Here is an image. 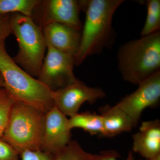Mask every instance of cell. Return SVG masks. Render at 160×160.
Wrapping results in <instances>:
<instances>
[{"mask_svg": "<svg viewBox=\"0 0 160 160\" xmlns=\"http://www.w3.org/2000/svg\"><path fill=\"white\" fill-rule=\"evenodd\" d=\"M88 2L89 0L41 1L33 11L38 12V26L42 29L48 24L58 23L82 30L80 12L86 11Z\"/></svg>", "mask_w": 160, "mask_h": 160, "instance_id": "7", "label": "cell"}, {"mask_svg": "<svg viewBox=\"0 0 160 160\" xmlns=\"http://www.w3.org/2000/svg\"><path fill=\"white\" fill-rule=\"evenodd\" d=\"M44 114L33 106L15 101L2 138L20 154L40 149Z\"/></svg>", "mask_w": 160, "mask_h": 160, "instance_id": "4", "label": "cell"}, {"mask_svg": "<svg viewBox=\"0 0 160 160\" xmlns=\"http://www.w3.org/2000/svg\"><path fill=\"white\" fill-rule=\"evenodd\" d=\"M14 102V100L5 88L0 89V138L2 137L4 134Z\"/></svg>", "mask_w": 160, "mask_h": 160, "instance_id": "18", "label": "cell"}, {"mask_svg": "<svg viewBox=\"0 0 160 160\" xmlns=\"http://www.w3.org/2000/svg\"><path fill=\"white\" fill-rule=\"evenodd\" d=\"M132 150L146 159L160 154V122H142L139 131L132 135Z\"/></svg>", "mask_w": 160, "mask_h": 160, "instance_id": "12", "label": "cell"}, {"mask_svg": "<svg viewBox=\"0 0 160 160\" xmlns=\"http://www.w3.org/2000/svg\"><path fill=\"white\" fill-rule=\"evenodd\" d=\"M104 90L87 86L78 80L69 86L53 92L55 106L65 116L70 117L78 113L83 103L93 104L105 98Z\"/></svg>", "mask_w": 160, "mask_h": 160, "instance_id": "9", "label": "cell"}, {"mask_svg": "<svg viewBox=\"0 0 160 160\" xmlns=\"http://www.w3.org/2000/svg\"><path fill=\"white\" fill-rule=\"evenodd\" d=\"M39 0H0V16L19 13L31 17Z\"/></svg>", "mask_w": 160, "mask_h": 160, "instance_id": "15", "label": "cell"}, {"mask_svg": "<svg viewBox=\"0 0 160 160\" xmlns=\"http://www.w3.org/2000/svg\"><path fill=\"white\" fill-rule=\"evenodd\" d=\"M118 67L123 79L138 85L160 71V31L129 41L120 47Z\"/></svg>", "mask_w": 160, "mask_h": 160, "instance_id": "3", "label": "cell"}, {"mask_svg": "<svg viewBox=\"0 0 160 160\" xmlns=\"http://www.w3.org/2000/svg\"><path fill=\"white\" fill-rule=\"evenodd\" d=\"M0 160H21L19 153L2 138H0Z\"/></svg>", "mask_w": 160, "mask_h": 160, "instance_id": "20", "label": "cell"}, {"mask_svg": "<svg viewBox=\"0 0 160 160\" xmlns=\"http://www.w3.org/2000/svg\"><path fill=\"white\" fill-rule=\"evenodd\" d=\"M4 88V82L2 76L0 72V89Z\"/></svg>", "mask_w": 160, "mask_h": 160, "instance_id": "23", "label": "cell"}, {"mask_svg": "<svg viewBox=\"0 0 160 160\" xmlns=\"http://www.w3.org/2000/svg\"><path fill=\"white\" fill-rule=\"evenodd\" d=\"M99 110L103 119V137H113L122 132L130 131L135 127L131 118L115 106H103Z\"/></svg>", "mask_w": 160, "mask_h": 160, "instance_id": "13", "label": "cell"}, {"mask_svg": "<svg viewBox=\"0 0 160 160\" xmlns=\"http://www.w3.org/2000/svg\"><path fill=\"white\" fill-rule=\"evenodd\" d=\"M10 25L19 47L13 60L28 74L38 78L47 48L42 28L31 17L19 13L11 14Z\"/></svg>", "mask_w": 160, "mask_h": 160, "instance_id": "5", "label": "cell"}, {"mask_svg": "<svg viewBox=\"0 0 160 160\" xmlns=\"http://www.w3.org/2000/svg\"><path fill=\"white\" fill-rule=\"evenodd\" d=\"M135 91L127 95L115 106L131 118L135 127L147 108L158 106L160 100V71L140 83Z\"/></svg>", "mask_w": 160, "mask_h": 160, "instance_id": "8", "label": "cell"}, {"mask_svg": "<svg viewBox=\"0 0 160 160\" xmlns=\"http://www.w3.org/2000/svg\"><path fill=\"white\" fill-rule=\"evenodd\" d=\"M123 0H89L86 20L82 31L75 65H81L87 58L101 53L111 47L115 38L112 21L116 10Z\"/></svg>", "mask_w": 160, "mask_h": 160, "instance_id": "1", "label": "cell"}, {"mask_svg": "<svg viewBox=\"0 0 160 160\" xmlns=\"http://www.w3.org/2000/svg\"><path fill=\"white\" fill-rule=\"evenodd\" d=\"M119 157V154L117 152L113 150H109L102 152L100 154H98L96 160H118ZM124 160H136L133 155V152L129 151L127 157Z\"/></svg>", "mask_w": 160, "mask_h": 160, "instance_id": "22", "label": "cell"}, {"mask_svg": "<svg viewBox=\"0 0 160 160\" xmlns=\"http://www.w3.org/2000/svg\"><path fill=\"white\" fill-rule=\"evenodd\" d=\"M20 155L21 160H55L54 154L41 149L26 150L22 152Z\"/></svg>", "mask_w": 160, "mask_h": 160, "instance_id": "19", "label": "cell"}, {"mask_svg": "<svg viewBox=\"0 0 160 160\" xmlns=\"http://www.w3.org/2000/svg\"><path fill=\"white\" fill-rule=\"evenodd\" d=\"M38 79L52 91L71 85L78 79L73 73L74 58L47 46Z\"/></svg>", "mask_w": 160, "mask_h": 160, "instance_id": "6", "label": "cell"}, {"mask_svg": "<svg viewBox=\"0 0 160 160\" xmlns=\"http://www.w3.org/2000/svg\"><path fill=\"white\" fill-rule=\"evenodd\" d=\"M46 47L75 57L78 51L82 36V30L72 26L53 23L42 28Z\"/></svg>", "mask_w": 160, "mask_h": 160, "instance_id": "11", "label": "cell"}, {"mask_svg": "<svg viewBox=\"0 0 160 160\" xmlns=\"http://www.w3.org/2000/svg\"><path fill=\"white\" fill-rule=\"evenodd\" d=\"M146 160H160V154L154 157L146 159Z\"/></svg>", "mask_w": 160, "mask_h": 160, "instance_id": "24", "label": "cell"}, {"mask_svg": "<svg viewBox=\"0 0 160 160\" xmlns=\"http://www.w3.org/2000/svg\"><path fill=\"white\" fill-rule=\"evenodd\" d=\"M0 72L4 88L17 102H22L47 112L54 107L53 91L32 76L14 62L0 43Z\"/></svg>", "mask_w": 160, "mask_h": 160, "instance_id": "2", "label": "cell"}, {"mask_svg": "<svg viewBox=\"0 0 160 160\" xmlns=\"http://www.w3.org/2000/svg\"><path fill=\"white\" fill-rule=\"evenodd\" d=\"M69 119L54 106L44 114L40 149L55 154L71 141Z\"/></svg>", "mask_w": 160, "mask_h": 160, "instance_id": "10", "label": "cell"}, {"mask_svg": "<svg viewBox=\"0 0 160 160\" xmlns=\"http://www.w3.org/2000/svg\"><path fill=\"white\" fill-rule=\"evenodd\" d=\"M70 129L80 128L91 135L104 134L102 117L101 115L89 112L78 113L69 119Z\"/></svg>", "mask_w": 160, "mask_h": 160, "instance_id": "14", "label": "cell"}, {"mask_svg": "<svg viewBox=\"0 0 160 160\" xmlns=\"http://www.w3.org/2000/svg\"><path fill=\"white\" fill-rule=\"evenodd\" d=\"M146 4L147 16L145 25L141 31V37L151 34L160 31V0H148Z\"/></svg>", "mask_w": 160, "mask_h": 160, "instance_id": "16", "label": "cell"}, {"mask_svg": "<svg viewBox=\"0 0 160 160\" xmlns=\"http://www.w3.org/2000/svg\"><path fill=\"white\" fill-rule=\"evenodd\" d=\"M97 155L85 151L77 141L72 140L54 154L55 160H96Z\"/></svg>", "mask_w": 160, "mask_h": 160, "instance_id": "17", "label": "cell"}, {"mask_svg": "<svg viewBox=\"0 0 160 160\" xmlns=\"http://www.w3.org/2000/svg\"><path fill=\"white\" fill-rule=\"evenodd\" d=\"M10 16L9 14L0 16V43H5L6 39L11 34Z\"/></svg>", "mask_w": 160, "mask_h": 160, "instance_id": "21", "label": "cell"}]
</instances>
